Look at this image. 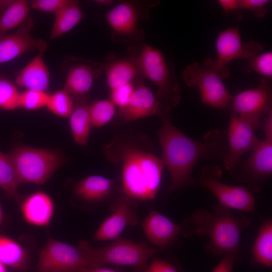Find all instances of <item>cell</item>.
Segmentation results:
<instances>
[{
    "label": "cell",
    "instance_id": "cell-9",
    "mask_svg": "<svg viewBox=\"0 0 272 272\" xmlns=\"http://www.w3.org/2000/svg\"><path fill=\"white\" fill-rule=\"evenodd\" d=\"M221 167L217 165L202 168L197 179L198 185L210 191L219 201V205L241 211L253 213L255 198L252 193L246 187L229 185L221 181Z\"/></svg>",
    "mask_w": 272,
    "mask_h": 272
},
{
    "label": "cell",
    "instance_id": "cell-12",
    "mask_svg": "<svg viewBox=\"0 0 272 272\" xmlns=\"http://www.w3.org/2000/svg\"><path fill=\"white\" fill-rule=\"evenodd\" d=\"M272 91L268 80L263 77L258 86L233 96L228 109L250 121L257 128L261 119L271 110Z\"/></svg>",
    "mask_w": 272,
    "mask_h": 272
},
{
    "label": "cell",
    "instance_id": "cell-36",
    "mask_svg": "<svg viewBox=\"0 0 272 272\" xmlns=\"http://www.w3.org/2000/svg\"><path fill=\"white\" fill-rule=\"evenodd\" d=\"M270 2L269 0H238V9L250 10L256 17L261 19L265 16L266 6Z\"/></svg>",
    "mask_w": 272,
    "mask_h": 272
},
{
    "label": "cell",
    "instance_id": "cell-25",
    "mask_svg": "<svg viewBox=\"0 0 272 272\" xmlns=\"http://www.w3.org/2000/svg\"><path fill=\"white\" fill-rule=\"evenodd\" d=\"M89 106L83 100H77L69 117L73 140L81 146L88 143L92 127Z\"/></svg>",
    "mask_w": 272,
    "mask_h": 272
},
{
    "label": "cell",
    "instance_id": "cell-6",
    "mask_svg": "<svg viewBox=\"0 0 272 272\" xmlns=\"http://www.w3.org/2000/svg\"><path fill=\"white\" fill-rule=\"evenodd\" d=\"M8 155L20 183L43 184L62 164L58 155L43 149L21 146Z\"/></svg>",
    "mask_w": 272,
    "mask_h": 272
},
{
    "label": "cell",
    "instance_id": "cell-15",
    "mask_svg": "<svg viewBox=\"0 0 272 272\" xmlns=\"http://www.w3.org/2000/svg\"><path fill=\"white\" fill-rule=\"evenodd\" d=\"M137 206L135 200L124 195L117 198L110 206L113 213L101 224L93 237L94 240H114L119 237L127 226H137L139 223Z\"/></svg>",
    "mask_w": 272,
    "mask_h": 272
},
{
    "label": "cell",
    "instance_id": "cell-43",
    "mask_svg": "<svg viewBox=\"0 0 272 272\" xmlns=\"http://www.w3.org/2000/svg\"><path fill=\"white\" fill-rule=\"evenodd\" d=\"M11 0L0 1V16Z\"/></svg>",
    "mask_w": 272,
    "mask_h": 272
},
{
    "label": "cell",
    "instance_id": "cell-10",
    "mask_svg": "<svg viewBox=\"0 0 272 272\" xmlns=\"http://www.w3.org/2000/svg\"><path fill=\"white\" fill-rule=\"evenodd\" d=\"M182 78L187 86L198 88L203 104L213 108L228 110L233 95L214 72L194 62L183 70Z\"/></svg>",
    "mask_w": 272,
    "mask_h": 272
},
{
    "label": "cell",
    "instance_id": "cell-40",
    "mask_svg": "<svg viewBox=\"0 0 272 272\" xmlns=\"http://www.w3.org/2000/svg\"><path fill=\"white\" fill-rule=\"evenodd\" d=\"M266 115L260 125L262 127L265 138H272V110L269 111Z\"/></svg>",
    "mask_w": 272,
    "mask_h": 272
},
{
    "label": "cell",
    "instance_id": "cell-22",
    "mask_svg": "<svg viewBox=\"0 0 272 272\" xmlns=\"http://www.w3.org/2000/svg\"><path fill=\"white\" fill-rule=\"evenodd\" d=\"M114 180L93 175L80 180L74 187V193L81 199L90 203H99L110 195Z\"/></svg>",
    "mask_w": 272,
    "mask_h": 272
},
{
    "label": "cell",
    "instance_id": "cell-3",
    "mask_svg": "<svg viewBox=\"0 0 272 272\" xmlns=\"http://www.w3.org/2000/svg\"><path fill=\"white\" fill-rule=\"evenodd\" d=\"M118 160L122 162V192L140 201L156 198L160 189L164 164L151 153L129 145L118 147Z\"/></svg>",
    "mask_w": 272,
    "mask_h": 272
},
{
    "label": "cell",
    "instance_id": "cell-33",
    "mask_svg": "<svg viewBox=\"0 0 272 272\" xmlns=\"http://www.w3.org/2000/svg\"><path fill=\"white\" fill-rule=\"evenodd\" d=\"M49 95L47 92L26 90L20 93L19 107L29 110L40 109L46 106Z\"/></svg>",
    "mask_w": 272,
    "mask_h": 272
},
{
    "label": "cell",
    "instance_id": "cell-38",
    "mask_svg": "<svg viewBox=\"0 0 272 272\" xmlns=\"http://www.w3.org/2000/svg\"><path fill=\"white\" fill-rule=\"evenodd\" d=\"M145 272H179L170 262L160 258H155Z\"/></svg>",
    "mask_w": 272,
    "mask_h": 272
},
{
    "label": "cell",
    "instance_id": "cell-27",
    "mask_svg": "<svg viewBox=\"0 0 272 272\" xmlns=\"http://www.w3.org/2000/svg\"><path fill=\"white\" fill-rule=\"evenodd\" d=\"M29 2L25 0H11L0 16V37L20 26L29 16Z\"/></svg>",
    "mask_w": 272,
    "mask_h": 272
},
{
    "label": "cell",
    "instance_id": "cell-18",
    "mask_svg": "<svg viewBox=\"0 0 272 272\" xmlns=\"http://www.w3.org/2000/svg\"><path fill=\"white\" fill-rule=\"evenodd\" d=\"M103 69V64L87 61L73 64L67 71L63 89L77 97L86 94Z\"/></svg>",
    "mask_w": 272,
    "mask_h": 272
},
{
    "label": "cell",
    "instance_id": "cell-44",
    "mask_svg": "<svg viewBox=\"0 0 272 272\" xmlns=\"http://www.w3.org/2000/svg\"><path fill=\"white\" fill-rule=\"evenodd\" d=\"M94 2L96 3L104 6H109L113 3V1L109 0H98Z\"/></svg>",
    "mask_w": 272,
    "mask_h": 272
},
{
    "label": "cell",
    "instance_id": "cell-21",
    "mask_svg": "<svg viewBox=\"0 0 272 272\" xmlns=\"http://www.w3.org/2000/svg\"><path fill=\"white\" fill-rule=\"evenodd\" d=\"M105 17L117 37H131L139 31L138 12L131 3L123 2L119 4L110 10Z\"/></svg>",
    "mask_w": 272,
    "mask_h": 272
},
{
    "label": "cell",
    "instance_id": "cell-32",
    "mask_svg": "<svg viewBox=\"0 0 272 272\" xmlns=\"http://www.w3.org/2000/svg\"><path fill=\"white\" fill-rule=\"evenodd\" d=\"M20 94L13 82L0 77V109L12 110L19 107Z\"/></svg>",
    "mask_w": 272,
    "mask_h": 272
},
{
    "label": "cell",
    "instance_id": "cell-45",
    "mask_svg": "<svg viewBox=\"0 0 272 272\" xmlns=\"http://www.w3.org/2000/svg\"><path fill=\"white\" fill-rule=\"evenodd\" d=\"M0 272H7L5 265L0 262Z\"/></svg>",
    "mask_w": 272,
    "mask_h": 272
},
{
    "label": "cell",
    "instance_id": "cell-20",
    "mask_svg": "<svg viewBox=\"0 0 272 272\" xmlns=\"http://www.w3.org/2000/svg\"><path fill=\"white\" fill-rule=\"evenodd\" d=\"M43 52L38 53L23 69L15 77V84L26 90L47 92L50 74L43 57Z\"/></svg>",
    "mask_w": 272,
    "mask_h": 272
},
{
    "label": "cell",
    "instance_id": "cell-41",
    "mask_svg": "<svg viewBox=\"0 0 272 272\" xmlns=\"http://www.w3.org/2000/svg\"><path fill=\"white\" fill-rule=\"evenodd\" d=\"M218 3L226 14L238 9V0H219Z\"/></svg>",
    "mask_w": 272,
    "mask_h": 272
},
{
    "label": "cell",
    "instance_id": "cell-7",
    "mask_svg": "<svg viewBox=\"0 0 272 272\" xmlns=\"http://www.w3.org/2000/svg\"><path fill=\"white\" fill-rule=\"evenodd\" d=\"M216 48L217 57L207 58L203 66L214 72L222 79L230 75L229 62L243 59L250 63L263 50V47L256 41L243 43L238 27H229L221 31L217 37Z\"/></svg>",
    "mask_w": 272,
    "mask_h": 272
},
{
    "label": "cell",
    "instance_id": "cell-11",
    "mask_svg": "<svg viewBox=\"0 0 272 272\" xmlns=\"http://www.w3.org/2000/svg\"><path fill=\"white\" fill-rule=\"evenodd\" d=\"M89 267L85 256L78 246L51 237L41 250L37 264L40 272H80Z\"/></svg>",
    "mask_w": 272,
    "mask_h": 272
},
{
    "label": "cell",
    "instance_id": "cell-42",
    "mask_svg": "<svg viewBox=\"0 0 272 272\" xmlns=\"http://www.w3.org/2000/svg\"><path fill=\"white\" fill-rule=\"evenodd\" d=\"M80 272H118L111 269H109L101 266L86 268L81 270Z\"/></svg>",
    "mask_w": 272,
    "mask_h": 272
},
{
    "label": "cell",
    "instance_id": "cell-35",
    "mask_svg": "<svg viewBox=\"0 0 272 272\" xmlns=\"http://www.w3.org/2000/svg\"><path fill=\"white\" fill-rule=\"evenodd\" d=\"M135 87L130 82L120 87L111 90L110 100L118 109L125 107L128 103L134 92Z\"/></svg>",
    "mask_w": 272,
    "mask_h": 272
},
{
    "label": "cell",
    "instance_id": "cell-28",
    "mask_svg": "<svg viewBox=\"0 0 272 272\" xmlns=\"http://www.w3.org/2000/svg\"><path fill=\"white\" fill-rule=\"evenodd\" d=\"M0 262L14 268L26 269L28 256L24 248L15 240L0 236Z\"/></svg>",
    "mask_w": 272,
    "mask_h": 272
},
{
    "label": "cell",
    "instance_id": "cell-1",
    "mask_svg": "<svg viewBox=\"0 0 272 272\" xmlns=\"http://www.w3.org/2000/svg\"><path fill=\"white\" fill-rule=\"evenodd\" d=\"M160 117L162 124L158 134L161 159L171 177L167 195L185 187L198 185L192 172L200 159L223 160L228 150L227 132L223 129L212 130L203 135L202 141H197L175 126L168 114Z\"/></svg>",
    "mask_w": 272,
    "mask_h": 272
},
{
    "label": "cell",
    "instance_id": "cell-14",
    "mask_svg": "<svg viewBox=\"0 0 272 272\" xmlns=\"http://www.w3.org/2000/svg\"><path fill=\"white\" fill-rule=\"evenodd\" d=\"M142 228L147 239L160 248L172 245L181 235L190 237L194 235L188 219L177 224L160 213L151 211L143 221Z\"/></svg>",
    "mask_w": 272,
    "mask_h": 272
},
{
    "label": "cell",
    "instance_id": "cell-30",
    "mask_svg": "<svg viewBox=\"0 0 272 272\" xmlns=\"http://www.w3.org/2000/svg\"><path fill=\"white\" fill-rule=\"evenodd\" d=\"M92 127H101L109 122L116 113L115 105L110 100L94 101L89 106Z\"/></svg>",
    "mask_w": 272,
    "mask_h": 272
},
{
    "label": "cell",
    "instance_id": "cell-24",
    "mask_svg": "<svg viewBox=\"0 0 272 272\" xmlns=\"http://www.w3.org/2000/svg\"><path fill=\"white\" fill-rule=\"evenodd\" d=\"M107 83L110 90L131 82L139 71L132 61L127 59H114L103 64Z\"/></svg>",
    "mask_w": 272,
    "mask_h": 272
},
{
    "label": "cell",
    "instance_id": "cell-34",
    "mask_svg": "<svg viewBox=\"0 0 272 272\" xmlns=\"http://www.w3.org/2000/svg\"><path fill=\"white\" fill-rule=\"evenodd\" d=\"M252 70L266 79L272 77V52L261 53L250 63Z\"/></svg>",
    "mask_w": 272,
    "mask_h": 272
},
{
    "label": "cell",
    "instance_id": "cell-2",
    "mask_svg": "<svg viewBox=\"0 0 272 272\" xmlns=\"http://www.w3.org/2000/svg\"><path fill=\"white\" fill-rule=\"evenodd\" d=\"M189 219L194 234L208 238L207 250L216 256L230 253L237 259L239 258L240 234L250 224L248 217L235 215L229 209L219 204L213 211H197Z\"/></svg>",
    "mask_w": 272,
    "mask_h": 272
},
{
    "label": "cell",
    "instance_id": "cell-17",
    "mask_svg": "<svg viewBox=\"0 0 272 272\" xmlns=\"http://www.w3.org/2000/svg\"><path fill=\"white\" fill-rule=\"evenodd\" d=\"M155 114L160 116L166 114L163 113L156 97L143 82L135 87L127 104L118 109L117 113L118 118L123 122Z\"/></svg>",
    "mask_w": 272,
    "mask_h": 272
},
{
    "label": "cell",
    "instance_id": "cell-37",
    "mask_svg": "<svg viewBox=\"0 0 272 272\" xmlns=\"http://www.w3.org/2000/svg\"><path fill=\"white\" fill-rule=\"evenodd\" d=\"M67 0H32L29 2L30 8L46 13L55 14Z\"/></svg>",
    "mask_w": 272,
    "mask_h": 272
},
{
    "label": "cell",
    "instance_id": "cell-19",
    "mask_svg": "<svg viewBox=\"0 0 272 272\" xmlns=\"http://www.w3.org/2000/svg\"><path fill=\"white\" fill-rule=\"evenodd\" d=\"M54 203L48 194L37 191L30 195L23 202L21 210L25 220L29 224L48 226L54 213Z\"/></svg>",
    "mask_w": 272,
    "mask_h": 272
},
{
    "label": "cell",
    "instance_id": "cell-5",
    "mask_svg": "<svg viewBox=\"0 0 272 272\" xmlns=\"http://www.w3.org/2000/svg\"><path fill=\"white\" fill-rule=\"evenodd\" d=\"M78 247L85 256L89 267L110 263L143 269L156 252L145 242L137 243L119 237L102 247L94 248L85 240H80Z\"/></svg>",
    "mask_w": 272,
    "mask_h": 272
},
{
    "label": "cell",
    "instance_id": "cell-23",
    "mask_svg": "<svg viewBox=\"0 0 272 272\" xmlns=\"http://www.w3.org/2000/svg\"><path fill=\"white\" fill-rule=\"evenodd\" d=\"M84 16L79 1L67 0L63 6L55 14L50 39H55L70 31Z\"/></svg>",
    "mask_w": 272,
    "mask_h": 272
},
{
    "label": "cell",
    "instance_id": "cell-46",
    "mask_svg": "<svg viewBox=\"0 0 272 272\" xmlns=\"http://www.w3.org/2000/svg\"><path fill=\"white\" fill-rule=\"evenodd\" d=\"M3 220V213L2 209L1 204H0V226L2 223Z\"/></svg>",
    "mask_w": 272,
    "mask_h": 272
},
{
    "label": "cell",
    "instance_id": "cell-39",
    "mask_svg": "<svg viewBox=\"0 0 272 272\" xmlns=\"http://www.w3.org/2000/svg\"><path fill=\"white\" fill-rule=\"evenodd\" d=\"M235 258V256L232 254H225L212 272H232L233 265Z\"/></svg>",
    "mask_w": 272,
    "mask_h": 272
},
{
    "label": "cell",
    "instance_id": "cell-29",
    "mask_svg": "<svg viewBox=\"0 0 272 272\" xmlns=\"http://www.w3.org/2000/svg\"><path fill=\"white\" fill-rule=\"evenodd\" d=\"M20 182L9 155L0 152V187L15 196Z\"/></svg>",
    "mask_w": 272,
    "mask_h": 272
},
{
    "label": "cell",
    "instance_id": "cell-31",
    "mask_svg": "<svg viewBox=\"0 0 272 272\" xmlns=\"http://www.w3.org/2000/svg\"><path fill=\"white\" fill-rule=\"evenodd\" d=\"M45 106L57 116L69 117L73 109L74 102L71 95L62 89L49 95Z\"/></svg>",
    "mask_w": 272,
    "mask_h": 272
},
{
    "label": "cell",
    "instance_id": "cell-4",
    "mask_svg": "<svg viewBox=\"0 0 272 272\" xmlns=\"http://www.w3.org/2000/svg\"><path fill=\"white\" fill-rule=\"evenodd\" d=\"M131 60L140 74L157 87L156 98L163 113L169 114L178 105L181 97V90L173 65L165 60L160 50L147 44L141 46Z\"/></svg>",
    "mask_w": 272,
    "mask_h": 272
},
{
    "label": "cell",
    "instance_id": "cell-13",
    "mask_svg": "<svg viewBox=\"0 0 272 272\" xmlns=\"http://www.w3.org/2000/svg\"><path fill=\"white\" fill-rule=\"evenodd\" d=\"M256 128L249 120L230 114L227 132L228 150L222 161L224 168L230 170L244 154L252 151L260 140L255 133Z\"/></svg>",
    "mask_w": 272,
    "mask_h": 272
},
{
    "label": "cell",
    "instance_id": "cell-8",
    "mask_svg": "<svg viewBox=\"0 0 272 272\" xmlns=\"http://www.w3.org/2000/svg\"><path fill=\"white\" fill-rule=\"evenodd\" d=\"M230 172L234 179L246 183L252 193L261 191L272 174V138L260 140L251 155L240 160Z\"/></svg>",
    "mask_w": 272,
    "mask_h": 272
},
{
    "label": "cell",
    "instance_id": "cell-26",
    "mask_svg": "<svg viewBox=\"0 0 272 272\" xmlns=\"http://www.w3.org/2000/svg\"><path fill=\"white\" fill-rule=\"evenodd\" d=\"M252 253L254 263L264 266H272V221L262 223L254 243Z\"/></svg>",
    "mask_w": 272,
    "mask_h": 272
},
{
    "label": "cell",
    "instance_id": "cell-16",
    "mask_svg": "<svg viewBox=\"0 0 272 272\" xmlns=\"http://www.w3.org/2000/svg\"><path fill=\"white\" fill-rule=\"evenodd\" d=\"M34 26L33 19L29 16L15 32L0 37V63L11 61L30 50L43 52L46 49V41L32 36Z\"/></svg>",
    "mask_w": 272,
    "mask_h": 272
}]
</instances>
